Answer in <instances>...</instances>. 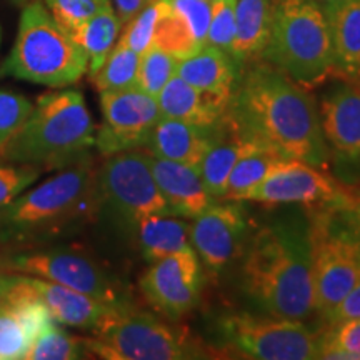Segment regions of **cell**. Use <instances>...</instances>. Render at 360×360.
I'll return each instance as SVG.
<instances>
[{"instance_id":"obj_43","label":"cell","mask_w":360,"mask_h":360,"mask_svg":"<svg viewBox=\"0 0 360 360\" xmlns=\"http://www.w3.org/2000/svg\"><path fill=\"white\" fill-rule=\"evenodd\" d=\"M15 2H19V4H22V2H27V0H15Z\"/></svg>"},{"instance_id":"obj_31","label":"cell","mask_w":360,"mask_h":360,"mask_svg":"<svg viewBox=\"0 0 360 360\" xmlns=\"http://www.w3.org/2000/svg\"><path fill=\"white\" fill-rule=\"evenodd\" d=\"M177 64L179 60L174 56L155 45H150L148 51L141 56L137 87L157 98L162 89L177 74Z\"/></svg>"},{"instance_id":"obj_38","label":"cell","mask_w":360,"mask_h":360,"mask_svg":"<svg viewBox=\"0 0 360 360\" xmlns=\"http://www.w3.org/2000/svg\"><path fill=\"white\" fill-rule=\"evenodd\" d=\"M37 165L29 164H2L0 162V210L17 199L40 177Z\"/></svg>"},{"instance_id":"obj_33","label":"cell","mask_w":360,"mask_h":360,"mask_svg":"<svg viewBox=\"0 0 360 360\" xmlns=\"http://www.w3.org/2000/svg\"><path fill=\"white\" fill-rule=\"evenodd\" d=\"M32 347L20 315L13 305L0 299V360L25 359Z\"/></svg>"},{"instance_id":"obj_32","label":"cell","mask_w":360,"mask_h":360,"mask_svg":"<svg viewBox=\"0 0 360 360\" xmlns=\"http://www.w3.org/2000/svg\"><path fill=\"white\" fill-rule=\"evenodd\" d=\"M332 327L321 335V357L360 360V319L330 322Z\"/></svg>"},{"instance_id":"obj_27","label":"cell","mask_w":360,"mask_h":360,"mask_svg":"<svg viewBox=\"0 0 360 360\" xmlns=\"http://www.w3.org/2000/svg\"><path fill=\"white\" fill-rule=\"evenodd\" d=\"M120 29H122V24H120L114 7L110 6L90 17L87 22H84L82 25H79L77 29L70 32L75 42L87 53V72L90 77L101 69L107 56L114 49L120 35Z\"/></svg>"},{"instance_id":"obj_30","label":"cell","mask_w":360,"mask_h":360,"mask_svg":"<svg viewBox=\"0 0 360 360\" xmlns=\"http://www.w3.org/2000/svg\"><path fill=\"white\" fill-rule=\"evenodd\" d=\"M53 322L34 340L32 347L25 354L29 360H77L89 357L85 340L70 335Z\"/></svg>"},{"instance_id":"obj_24","label":"cell","mask_w":360,"mask_h":360,"mask_svg":"<svg viewBox=\"0 0 360 360\" xmlns=\"http://www.w3.org/2000/svg\"><path fill=\"white\" fill-rule=\"evenodd\" d=\"M274 0H237L231 56L240 65L262 57L272 25Z\"/></svg>"},{"instance_id":"obj_22","label":"cell","mask_w":360,"mask_h":360,"mask_svg":"<svg viewBox=\"0 0 360 360\" xmlns=\"http://www.w3.org/2000/svg\"><path fill=\"white\" fill-rule=\"evenodd\" d=\"M330 27L334 72L342 79L360 80V0L321 4Z\"/></svg>"},{"instance_id":"obj_11","label":"cell","mask_w":360,"mask_h":360,"mask_svg":"<svg viewBox=\"0 0 360 360\" xmlns=\"http://www.w3.org/2000/svg\"><path fill=\"white\" fill-rule=\"evenodd\" d=\"M7 267L82 292L110 305H125L124 289L97 260L77 249H44L17 254Z\"/></svg>"},{"instance_id":"obj_36","label":"cell","mask_w":360,"mask_h":360,"mask_svg":"<svg viewBox=\"0 0 360 360\" xmlns=\"http://www.w3.org/2000/svg\"><path fill=\"white\" fill-rule=\"evenodd\" d=\"M236 6L237 0H212L205 45L231 53L236 35Z\"/></svg>"},{"instance_id":"obj_26","label":"cell","mask_w":360,"mask_h":360,"mask_svg":"<svg viewBox=\"0 0 360 360\" xmlns=\"http://www.w3.org/2000/svg\"><path fill=\"white\" fill-rule=\"evenodd\" d=\"M285 160L289 159H283L272 148L250 142V146L233 165L224 199L242 202L252 188L264 182L269 174H272Z\"/></svg>"},{"instance_id":"obj_1","label":"cell","mask_w":360,"mask_h":360,"mask_svg":"<svg viewBox=\"0 0 360 360\" xmlns=\"http://www.w3.org/2000/svg\"><path fill=\"white\" fill-rule=\"evenodd\" d=\"M227 117L247 141L272 148L283 159L323 169L330 164L317 102L304 85L267 62L242 72Z\"/></svg>"},{"instance_id":"obj_42","label":"cell","mask_w":360,"mask_h":360,"mask_svg":"<svg viewBox=\"0 0 360 360\" xmlns=\"http://www.w3.org/2000/svg\"><path fill=\"white\" fill-rule=\"evenodd\" d=\"M315 2H319V4H328V2H335V0H315Z\"/></svg>"},{"instance_id":"obj_16","label":"cell","mask_w":360,"mask_h":360,"mask_svg":"<svg viewBox=\"0 0 360 360\" xmlns=\"http://www.w3.org/2000/svg\"><path fill=\"white\" fill-rule=\"evenodd\" d=\"M247 222L237 200L212 202L191 224V244L200 264L214 272L240 254Z\"/></svg>"},{"instance_id":"obj_40","label":"cell","mask_w":360,"mask_h":360,"mask_svg":"<svg viewBox=\"0 0 360 360\" xmlns=\"http://www.w3.org/2000/svg\"><path fill=\"white\" fill-rule=\"evenodd\" d=\"M152 2H155V0H114L117 17H119L120 24H127V22L132 20L139 12L143 11Z\"/></svg>"},{"instance_id":"obj_3","label":"cell","mask_w":360,"mask_h":360,"mask_svg":"<svg viewBox=\"0 0 360 360\" xmlns=\"http://www.w3.org/2000/svg\"><path fill=\"white\" fill-rule=\"evenodd\" d=\"M98 207L97 174L85 155L0 210V240H42L89 219Z\"/></svg>"},{"instance_id":"obj_6","label":"cell","mask_w":360,"mask_h":360,"mask_svg":"<svg viewBox=\"0 0 360 360\" xmlns=\"http://www.w3.org/2000/svg\"><path fill=\"white\" fill-rule=\"evenodd\" d=\"M264 62L310 87L334 72V47L323 7L315 0H276Z\"/></svg>"},{"instance_id":"obj_18","label":"cell","mask_w":360,"mask_h":360,"mask_svg":"<svg viewBox=\"0 0 360 360\" xmlns=\"http://www.w3.org/2000/svg\"><path fill=\"white\" fill-rule=\"evenodd\" d=\"M25 277L49 309L53 321L60 326L96 330L117 307H120V305L105 304L60 283L39 277Z\"/></svg>"},{"instance_id":"obj_12","label":"cell","mask_w":360,"mask_h":360,"mask_svg":"<svg viewBox=\"0 0 360 360\" xmlns=\"http://www.w3.org/2000/svg\"><path fill=\"white\" fill-rule=\"evenodd\" d=\"M317 107L328 162L344 182H360V80L328 87Z\"/></svg>"},{"instance_id":"obj_14","label":"cell","mask_w":360,"mask_h":360,"mask_svg":"<svg viewBox=\"0 0 360 360\" xmlns=\"http://www.w3.org/2000/svg\"><path fill=\"white\" fill-rule=\"evenodd\" d=\"M349 199L327 169L302 160H285L244 197V200L270 205H327ZM242 200V202H244Z\"/></svg>"},{"instance_id":"obj_2","label":"cell","mask_w":360,"mask_h":360,"mask_svg":"<svg viewBox=\"0 0 360 360\" xmlns=\"http://www.w3.org/2000/svg\"><path fill=\"white\" fill-rule=\"evenodd\" d=\"M240 277L264 314L307 319L315 312L310 220L292 215L262 225L247 244Z\"/></svg>"},{"instance_id":"obj_23","label":"cell","mask_w":360,"mask_h":360,"mask_svg":"<svg viewBox=\"0 0 360 360\" xmlns=\"http://www.w3.org/2000/svg\"><path fill=\"white\" fill-rule=\"evenodd\" d=\"M250 142L252 141H247L244 135L238 132L225 114L212 146L199 165L200 177L214 199H224L233 165L250 146Z\"/></svg>"},{"instance_id":"obj_8","label":"cell","mask_w":360,"mask_h":360,"mask_svg":"<svg viewBox=\"0 0 360 360\" xmlns=\"http://www.w3.org/2000/svg\"><path fill=\"white\" fill-rule=\"evenodd\" d=\"M85 340L90 354L107 360L205 359V350L186 332L175 330L155 315L120 305Z\"/></svg>"},{"instance_id":"obj_17","label":"cell","mask_w":360,"mask_h":360,"mask_svg":"<svg viewBox=\"0 0 360 360\" xmlns=\"http://www.w3.org/2000/svg\"><path fill=\"white\" fill-rule=\"evenodd\" d=\"M152 172L167 202L169 214L195 219L215 200L207 191L199 169L192 165L152 155Z\"/></svg>"},{"instance_id":"obj_21","label":"cell","mask_w":360,"mask_h":360,"mask_svg":"<svg viewBox=\"0 0 360 360\" xmlns=\"http://www.w3.org/2000/svg\"><path fill=\"white\" fill-rule=\"evenodd\" d=\"M240 67L231 53L204 45L200 51L179 60L177 75L202 92L231 101L240 77Z\"/></svg>"},{"instance_id":"obj_19","label":"cell","mask_w":360,"mask_h":360,"mask_svg":"<svg viewBox=\"0 0 360 360\" xmlns=\"http://www.w3.org/2000/svg\"><path fill=\"white\" fill-rule=\"evenodd\" d=\"M220 122L214 127H202L177 119L160 117L146 147L150 150V155L182 162L199 169L217 135Z\"/></svg>"},{"instance_id":"obj_20","label":"cell","mask_w":360,"mask_h":360,"mask_svg":"<svg viewBox=\"0 0 360 360\" xmlns=\"http://www.w3.org/2000/svg\"><path fill=\"white\" fill-rule=\"evenodd\" d=\"M157 102L162 117L202 125V127H214L227 114L231 101L202 92L175 74L162 89Z\"/></svg>"},{"instance_id":"obj_37","label":"cell","mask_w":360,"mask_h":360,"mask_svg":"<svg viewBox=\"0 0 360 360\" xmlns=\"http://www.w3.org/2000/svg\"><path fill=\"white\" fill-rule=\"evenodd\" d=\"M32 110L34 103L29 98L0 89V148L6 146L13 134L19 132Z\"/></svg>"},{"instance_id":"obj_10","label":"cell","mask_w":360,"mask_h":360,"mask_svg":"<svg viewBox=\"0 0 360 360\" xmlns=\"http://www.w3.org/2000/svg\"><path fill=\"white\" fill-rule=\"evenodd\" d=\"M97 186L101 204L109 207L125 227L135 229L146 217L169 214L152 172V155L141 148L107 155L97 174Z\"/></svg>"},{"instance_id":"obj_5","label":"cell","mask_w":360,"mask_h":360,"mask_svg":"<svg viewBox=\"0 0 360 360\" xmlns=\"http://www.w3.org/2000/svg\"><path fill=\"white\" fill-rule=\"evenodd\" d=\"M87 69V53L57 24L45 4L39 0L27 4L15 44L0 67V75L62 89L77 84Z\"/></svg>"},{"instance_id":"obj_28","label":"cell","mask_w":360,"mask_h":360,"mask_svg":"<svg viewBox=\"0 0 360 360\" xmlns=\"http://www.w3.org/2000/svg\"><path fill=\"white\" fill-rule=\"evenodd\" d=\"M152 45L174 56L177 60H182L204 47L195 37L188 22L170 6L167 0H162L160 17L157 20Z\"/></svg>"},{"instance_id":"obj_13","label":"cell","mask_w":360,"mask_h":360,"mask_svg":"<svg viewBox=\"0 0 360 360\" xmlns=\"http://www.w3.org/2000/svg\"><path fill=\"white\" fill-rule=\"evenodd\" d=\"M101 110L102 125L96 130L94 147L102 155L146 147L162 117L157 98L137 85L101 92Z\"/></svg>"},{"instance_id":"obj_15","label":"cell","mask_w":360,"mask_h":360,"mask_svg":"<svg viewBox=\"0 0 360 360\" xmlns=\"http://www.w3.org/2000/svg\"><path fill=\"white\" fill-rule=\"evenodd\" d=\"M139 287L147 302L169 319H179L200 300L202 269L195 250L187 249L150 264Z\"/></svg>"},{"instance_id":"obj_35","label":"cell","mask_w":360,"mask_h":360,"mask_svg":"<svg viewBox=\"0 0 360 360\" xmlns=\"http://www.w3.org/2000/svg\"><path fill=\"white\" fill-rule=\"evenodd\" d=\"M110 6V0H45L53 19L69 34Z\"/></svg>"},{"instance_id":"obj_39","label":"cell","mask_w":360,"mask_h":360,"mask_svg":"<svg viewBox=\"0 0 360 360\" xmlns=\"http://www.w3.org/2000/svg\"><path fill=\"white\" fill-rule=\"evenodd\" d=\"M330 322L345 321V319H360V282L342 299V302L327 315Z\"/></svg>"},{"instance_id":"obj_29","label":"cell","mask_w":360,"mask_h":360,"mask_svg":"<svg viewBox=\"0 0 360 360\" xmlns=\"http://www.w3.org/2000/svg\"><path fill=\"white\" fill-rule=\"evenodd\" d=\"M139 67H141V56L130 51L124 44L117 42L103 65L90 79L98 92L129 89L137 85Z\"/></svg>"},{"instance_id":"obj_4","label":"cell","mask_w":360,"mask_h":360,"mask_svg":"<svg viewBox=\"0 0 360 360\" xmlns=\"http://www.w3.org/2000/svg\"><path fill=\"white\" fill-rule=\"evenodd\" d=\"M96 125L79 90L45 94L25 124L0 148L7 162L65 167L87 155L96 143Z\"/></svg>"},{"instance_id":"obj_25","label":"cell","mask_w":360,"mask_h":360,"mask_svg":"<svg viewBox=\"0 0 360 360\" xmlns=\"http://www.w3.org/2000/svg\"><path fill=\"white\" fill-rule=\"evenodd\" d=\"M187 220L172 214H155L139 222L135 232L143 259L152 264L191 249V224Z\"/></svg>"},{"instance_id":"obj_41","label":"cell","mask_w":360,"mask_h":360,"mask_svg":"<svg viewBox=\"0 0 360 360\" xmlns=\"http://www.w3.org/2000/svg\"><path fill=\"white\" fill-rule=\"evenodd\" d=\"M347 212L352 219L355 231L360 236V192H349V202H347Z\"/></svg>"},{"instance_id":"obj_9","label":"cell","mask_w":360,"mask_h":360,"mask_svg":"<svg viewBox=\"0 0 360 360\" xmlns=\"http://www.w3.org/2000/svg\"><path fill=\"white\" fill-rule=\"evenodd\" d=\"M229 347L247 359L314 360L321 357V335L302 321L274 315L231 314L219 323Z\"/></svg>"},{"instance_id":"obj_7","label":"cell","mask_w":360,"mask_h":360,"mask_svg":"<svg viewBox=\"0 0 360 360\" xmlns=\"http://www.w3.org/2000/svg\"><path fill=\"white\" fill-rule=\"evenodd\" d=\"M347 202L319 205L309 217L315 312L323 317L360 282V236Z\"/></svg>"},{"instance_id":"obj_34","label":"cell","mask_w":360,"mask_h":360,"mask_svg":"<svg viewBox=\"0 0 360 360\" xmlns=\"http://www.w3.org/2000/svg\"><path fill=\"white\" fill-rule=\"evenodd\" d=\"M162 0L148 4V6L137 13L132 20L125 24L124 34L120 35L119 42L129 47L130 51L137 52L142 56L143 52L148 51L154 40L157 20L160 17Z\"/></svg>"}]
</instances>
